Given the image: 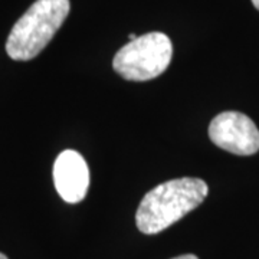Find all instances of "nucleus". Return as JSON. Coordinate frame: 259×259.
Wrapping results in <instances>:
<instances>
[{
    "label": "nucleus",
    "instance_id": "f257e3e1",
    "mask_svg": "<svg viewBox=\"0 0 259 259\" xmlns=\"http://www.w3.org/2000/svg\"><path fill=\"white\" fill-rule=\"evenodd\" d=\"M207 193V185L194 177H182L161 183L141 200L136 214L137 228L146 235L164 231L194 210Z\"/></svg>",
    "mask_w": 259,
    "mask_h": 259
},
{
    "label": "nucleus",
    "instance_id": "f03ea898",
    "mask_svg": "<svg viewBox=\"0 0 259 259\" xmlns=\"http://www.w3.org/2000/svg\"><path fill=\"white\" fill-rule=\"evenodd\" d=\"M71 10L69 0H36L12 28L6 52L15 61H30L55 36Z\"/></svg>",
    "mask_w": 259,
    "mask_h": 259
},
{
    "label": "nucleus",
    "instance_id": "7ed1b4c3",
    "mask_svg": "<svg viewBox=\"0 0 259 259\" xmlns=\"http://www.w3.org/2000/svg\"><path fill=\"white\" fill-rule=\"evenodd\" d=\"M171 55L170 37L161 32H150L121 48L114 56L112 68L127 81H148L166 71Z\"/></svg>",
    "mask_w": 259,
    "mask_h": 259
},
{
    "label": "nucleus",
    "instance_id": "20e7f679",
    "mask_svg": "<svg viewBox=\"0 0 259 259\" xmlns=\"http://www.w3.org/2000/svg\"><path fill=\"white\" fill-rule=\"evenodd\" d=\"M213 144L238 156H250L259 150V130L248 115L225 111L216 115L209 125Z\"/></svg>",
    "mask_w": 259,
    "mask_h": 259
},
{
    "label": "nucleus",
    "instance_id": "39448f33",
    "mask_svg": "<svg viewBox=\"0 0 259 259\" xmlns=\"http://www.w3.org/2000/svg\"><path fill=\"white\" fill-rule=\"evenodd\" d=\"M54 182L56 192L66 203H79L90 186V170L83 157L74 150H65L55 160Z\"/></svg>",
    "mask_w": 259,
    "mask_h": 259
},
{
    "label": "nucleus",
    "instance_id": "423d86ee",
    "mask_svg": "<svg viewBox=\"0 0 259 259\" xmlns=\"http://www.w3.org/2000/svg\"><path fill=\"white\" fill-rule=\"evenodd\" d=\"M173 259H199L196 255H192V253H189V255H182V256H177V258Z\"/></svg>",
    "mask_w": 259,
    "mask_h": 259
},
{
    "label": "nucleus",
    "instance_id": "0eeeda50",
    "mask_svg": "<svg viewBox=\"0 0 259 259\" xmlns=\"http://www.w3.org/2000/svg\"><path fill=\"white\" fill-rule=\"evenodd\" d=\"M252 3H253V6L259 10V0H252Z\"/></svg>",
    "mask_w": 259,
    "mask_h": 259
},
{
    "label": "nucleus",
    "instance_id": "6e6552de",
    "mask_svg": "<svg viewBox=\"0 0 259 259\" xmlns=\"http://www.w3.org/2000/svg\"><path fill=\"white\" fill-rule=\"evenodd\" d=\"M136 39H137V36H136L134 33H131V35H130V40H136Z\"/></svg>",
    "mask_w": 259,
    "mask_h": 259
},
{
    "label": "nucleus",
    "instance_id": "1a4fd4ad",
    "mask_svg": "<svg viewBox=\"0 0 259 259\" xmlns=\"http://www.w3.org/2000/svg\"><path fill=\"white\" fill-rule=\"evenodd\" d=\"M0 259H8V256H6V255H3V253H0Z\"/></svg>",
    "mask_w": 259,
    "mask_h": 259
}]
</instances>
